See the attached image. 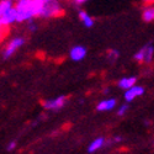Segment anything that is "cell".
Segmentation results:
<instances>
[{"label": "cell", "instance_id": "cell-14", "mask_svg": "<svg viewBox=\"0 0 154 154\" xmlns=\"http://www.w3.org/2000/svg\"><path fill=\"white\" fill-rule=\"evenodd\" d=\"M14 6H15L14 0H0V17L4 16Z\"/></svg>", "mask_w": 154, "mask_h": 154}, {"label": "cell", "instance_id": "cell-5", "mask_svg": "<svg viewBox=\"0 0 154 154\" xmlns=\"http://www.w3.org/2000/svg\"><path fill=\"white\" fill-rule=\"evenodd\" d=\"M143 94H144V88H143V86H140V85H133L132 88L125 90L123 99H125L126 102H132V101H134L137 97L142 96Z\"/></svg>", "mask_w": 154, "mask_h": 154}, {"label": "cell", "instance_id": "cell-11", "mask_svg": "<svg viewBox=\"0 0 154 154\" xmlns=\"http://www.w3.org/2000/svg\"><path fill=\"white\" fill-rule=\"evenodd\" d=\"M78 16H79V20L82 21V23L84 25L86 29H91V27L94 26L95 21H94V19H93L90 15H89L86 11L80 10V11H79V14H78Z\"/></svg>", "mask_w": 154, "mask_h": 154}, {"label": "cell", "instance_id": "cell-6", "mask_svg": "<svg viewBox=\"0 0 154 154\" xmlns=\"http://www.w3.org/2000/svg\"><path fill=\"white\" fill-rule=\"evenodd\" d=\"M86 54H88L86 47L80 46V45L74 46V47L70 49V52H69V57H70V59L74 60V62H80V60H83V59L86 57Z\"/></svg>", "mask_w": 154, "mask_h": 154}, {"label": "cell", "instance_id": "cell-8", "mask_svg": "<svg viewBox=\"0 0 154 154\" xmlns=\"http://www.w3.org/2000/svg\"><path fill=\"white\" fill-rule=\"evenodd\" d=\"M0 21H2V23L4 25L5 27H6V26H10V25L15 23V22H17V14H16L15 6L12 8L11 10H9L4 16L0 17Z\"/></svg>", "mask_w": 154, "mask_h": 154}, {"label": "cell", "instance_id": "cell-18", "mask_svg": "<svg viewBox=\"0 0 154 154\" xmlns=\"http://www.w3.org/2000/svg\"><path fill=\"white\" fill-rule=\"evenodd\" d=\"M27 30H29L30 32H35V31L37 30V25H36L35 22H32V21H29V23H27Z\"/></svg>", "mask_w": 154, "mask_h": 154}, {"label": "cell", "instance_id": "cell-12", "mask_svg": "<svg viewBox=\"0 0 154 154\" xmlns=\"http://www.w3.org/2000/svg\"><path fill=\"white\" fill-rule=\"evenodd\" d=\"M142 20L144 22H152L154 21V4L147 5L142 11Z\"/></svg>", "mask_w": 154, "mask_h": 154}, {"label": "cell", "instance_id": "cell-23", "mask_svg": "<svg viewBox=\"0 0 154 154\" xmlns=\"http://www.w3.org/2000/svg\"><path fill=\"white\" fill-rule=\"evenodd\" d=\"M37 2H41V3H43V4H47V3H49V2H52V0H37Z\"/></svg>", "mask_w": 154, "mask_h": 154}, {"label": "cell", "instance_id": "cell-25", "mask_svg": "<svg viewBox=\"0 0 154 154\" xmlns=\"http://www.w3.org/2000/svg\"><path fill=\"white\" fill-rule=\"evenodd\" d=\"M153 144H154V142H153Z\"/></svg>", "mask_w": 154, "mask_h": 154}, {"label": "cell", "instance_id": "cell-17", "mask_svg": "<svg viewBox=\"0 0 154 154\" xmlns=\"http://www.w3.org/2000/svg\"><path fill=\"white\" fill-rule=\"evenodd\" d=\"M16 146H17V143H16V140H11V142H9L8 144H6V150L8 152H12L15 148H16Z\"/></svg>", "mask_w": 154, "mask_h": 154}, {"label": "cell", "instance_id": "cell-13", "mask_svg": "<svg viewBox=\"0 0 154 154\" xmlns=\"http://www.w3.org/2000/svg\"><path fill=\"white\" fill-rule=\"evenodd\" d=\"M144 48V62L146 64H150L154 59V46L153 43H148L146 46H143Z\"/></svg>", "mask_w": 154, "mask_h": 154}, {"label": "cell", "instance_id": "cell-2", "mask_svg": "<svg viewBox=\"0 0 154 154\" xmlns=\"http://www.w3.org/2000/svg\"><path fill=\"white\" fill-rule=\"evenodd\" d=\"M63 14V6L59 3V0H52L47 4H45L42 16L43 19H51V17H56Z\"/></svg>", "mask_w": 154, "mask_h": 154}, {"label": "cell", "instance_id": "cell-20", "mask_svg": "<svg viewBox=\"0 0 154 154\" xmlns=\"http://www.w3.org/2000/svg\"><path fill=\"white\" fill-rule=\"evenodd\" d=\"M72 2H74L76 5H82V4H85L88 0H72Z\"/></svg>", "mask_w": 154, "mask_h": 154}, {"label": "cell", "instance_id": "cell-22", "mask_svg": "<svg viewBox=\"0 0 154 154\" xmlns=\"http://www.w3.org/2000/svg\"><path fill=\"white\" fill-rule=\"evenodd\" d=\"M142 3H144L147 5H150V4H153V0H142Z\"/></svg>", "mask_w": 154, "mask_h": 154}, {"label": "cell", "instance_id": "cell-21", "mask_svg": "<svg viewBox=\"0 0 154 154\" xmlns=\"http://www.w3.org/2000/svg\"><path fill=\"white\" fill-rule=\"evenodd\" d=\"M4 27H5V26H4V25L2 23V21H0V37L3 36V31H4Z\"/></svg>", "mask_w": 154, "mask_h": 154}, {"label": "cell", "instance_id": "cell-4", "mask_svg": "<svg viewBox=\"0 0 154 154\" xmlns=\"http://www.w3.org/2000/svg\"><path fill=\"white\" fill-rule=\"evenodd\" d=\"M67 104V96H57L53 99H49L42 102V106L45 110L47 111H57L59 109H62L63 106H66Z\"/></svg>", "mask_w": 154, "mask_h": 154}, {"label": "cell", "instance_id": "cell-9", "mask_svg": "<svg viewBox=\"0 0 154 154\" xmlns=\"http://www.w3.org/2000/svg\"><path fill=\"white\" fill-rule=\"evenodd\" d=\"M105 144H106V139H105L104 137H97V138H95V139L93 140L90 144H89L88 152H89V153H95V152L100 150Z\"/></svg>", "mask_w": 154, "mask_h": 154}, {"label": "cell", "instance_id": "cell-16", "mask_svg": "<svg viewBox=\"0 0 154 154\" xmlns=\"http://www.w3.org/2000/svg\"><path fill=\"white\" fill-rule=\"evenodd\" d=\"M128 110H130V105H128V104H122L119 107V110H117V115H119V116H123V115L127 113Z\"/></svg>", "mask_w": 154, "mask_h": 154}, {"label": "cell", "instance_id": "cell-1", "mask_svg": "<svg viewBox=\"0 0 154 154\" xmlns=\"http://www.w3.org/2000/svg\"><path fill=\"white\" fill-rule=\"evenodd\" d=\"M17 22H29L35 19V0H15Z\"/></svg>", "mask_w": 154, "mask_h": 154}, {"label": "cell", "instance_id": "cell-10", "mask_svg": "<svg viewBox=\"0 0 154 154\" xmlns=\"http://www.w3.org/2000/svg\"><path fill=\"white\" fill-rule=\"evenodd\" d=\"M136 83H137L136 76H125V78L119 80L117 85L120 89H122V90H127V89H130L133 85H136Z\"/></svg>", "mask_w": 154, "mask_h": 154}, {"label": "cell", "instance_id": "cell-7", "mask_svg": "<svg viewBox=\"0 0 154 154\" xmlns=\"http://www.w3.org/2000/svg\"><path fill=\"white\" fill-rule=\"evenodd\" d=\"M117 105V100L110 97V99H105V100H101L99 104L96 105V110L99 112H106V111H111L116 107Z\"/></svg>", "mask_w": 154, "mask_h": 154}, {"label": "cell", "instance_id": "cell-3", "mask_svg": "<svg viewBox=\"0 0 154 154\" xmlns=\"http://www.w3.org/2000/svg\"><path fill=\"white\" fill-rule=\"evenodd\" d=\"M23 45H25V38L23 37H20V36L14 37L12 40H10V42L4 48V51H3V58L4 59L11 58L12 56L16 53V51H19Z\"/></svg>", "mask_w": 154, "mask_h": 154}, {"label": "cell", "instance_id": "cell-15", "mask_svg": "<svg viewBox=\"0 0 154 154\" xmlns=\"http://www.w3.org/2000/svg\"><path fill=\"white\" fill-rule=\"evenodd\" d=\"M119 57H120V52H119L117 49H110L109 52H107V58L110 60H112V62H115Z\"/></svg>", "mask_w": 154, "mask_h": 154}, {"label": "cell", "instance_id": "cell-24", "mask_svg": "<svg viewBox=\"0 0 154 154\" xmlns=\"http://www.w3.org/2000/svg\"><path fill=\"white\" fill-rule=\"evenodd\" d=\"M104 94H109V89H107V88L104 89Z\"/></svg>", "mask_w": 154, "mask_h": 154}, {"label": "cell", "instance_id": "cell-19", "mask_svg": "<svg viewBox=\"0 0 154 154\" xmlns=\"http://www.w3.org/2000/svg\"><path fill=\"white\" fill-rule=\"evenodd\" d=\"M122 136H115L112 139H111V142L112 143H120V142H122Z\"/></svg>", "mask_w": 154, "mask_h": 154}]
</instances>
